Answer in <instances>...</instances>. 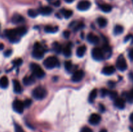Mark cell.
Segmentation results:
<instances>
[{
  "instance_id": "cell-1",
  "label": "cell",
  "mask_w": 133,
  "mask_h": 132,
  "mask_svg": "<svg viewBox=\"0 0 133 132\" xmlns=\"http://www.w3.org/2000/svg\"><path fill=\"white\" fill-rule=\"evenodd\" d=\"M30 68L32 72V75L38 78H42L44 77L45 73L44 70L40 67L38 64L35 63H32L30 65Z\"/></svg>"
},
{
  "instance_id": "cell-2",
  "label": "cell",
  "mask_w": 133,
  "mask_h": 132,
  "mask_svg": "<svg viewBox=\"0 0 133 132\" xmlns=\"http://www.w3.org/2000/svg\"><path fill=\"white\" fill-rule=\"evenodd\" d=\"M47 91L43 87L38 86L32 91V95L34 98L36 100H42L47 96Z\"/></svg>"
},
{
  "instance_id": "cell-3",
  "label": "cell",
  "mask_w": 133,
  "mask_h": 132,
  "mask_svg": "<svg viewBox=\"0 0 133 132\" xmlns=\"http://www.w3.org/2000/svg\"><path fill=\"white\" fill-rule=\"evenodd\" d=\"M43 64L45 68L51 69L59 65V62L55 56H49L44 61Z\"/></svg>"
},
{
  "instance_id": "cell-4",
  "label": "cell",
  "mask_w": 133,
  "mask_h": 132,
  "mask_svg": "<svg viewBox=\"0 0 133 132\" xmlns=\"http://www.w3.org/2000/svg\"><path fill=\"white\" fill-rule=\"evenodd\" d=\"M5 36L7 37L9 39V41L12 43H16L19 41L20 36L18 35V32H17L16 28L14 29H9L6 30L5 32Z\"/></svg>"
},
{
  "instance_id": "cell-5",
  "label": "cell",
  "mask_w": 133,
  "mask_h": 132,
  "mask_svg": "<svg viewBox=\"0 0 133 132\" xmlns=\"http://www.w3.org/2000/svg\"><path fill=\"white\" fill-rule=\"evenodd\" d=\"M32 57L36 59L40 60L44 57V50L39 43L36 42L34 45L33 51L32 53Z\"/></svg>"
},
{
  "instance_id": "cell-6",
  "label": "cell",
  "mask_w": 133,
  "mask_h": 132,
  "mask_svg": "<svg viewBox=\"0 0 133 132\" xmlns=\"http://www.w3.org/2000/svg\"><path fill=\"white\" fill-rule=\"evenodd\" d=\"M116 65L117 69H119L120 71H122V72L127 70V62H126L125 58L123 57V55L119 56V57L117 58Z\"/></svg>"
},
{
  "instance_id": "cell-7",
  "label": "cell",
  "mask_w": 133,
  "mask_h": 132,
  "mask_svg": "<svg viewBox=\"0 0 133 132\" xmlns=\"http://www.w3.org/2000/svg\"><path fill=\"white\" fill-rule=\"evenodd\" d=\"M92 56L95 60L101 61L104 58V52L102 49L95 47L92 50Z\"/></svg>"
},
{
  "instance_id": "cell-8",
  "label": "cell",
  "mask_w": 133,
  "mask_h": 132,
  "mask_svg": "<svg viewBox=\"0 0 133 132\" xmlns=\"http://www.w3.org/2000/svg\"><path fill=\"white\" fill-rule=\"evenodd\" d=\"M12 107L14 111L18 113H22L24 110V104L19 100H15L12 103Z\"/></svg>"
},
{
  "instance_id": "cell-9",
  "label": "cell",
  "mask_w": 133,
  "mask_h": 132,
  "mask_svg": "<svg viewBox=\"0 0 133 132\" xmlns=\"http://www.w3.org/2000/svg\"><path fill=\"white\" fill-rule=\"evenodd\" d=\"M84 76V71L82 70H78L75 71L71 76V80L74 82H79L83 79Z\"/></svg>"
},
{
  "instance_id": "cell-10",
  "label": "cell",
  "mask_w": 133,
  "mask_h": 132,
  "mask_svg": "<svg viewBox=\"0 0 133 132\" xmlns=\"http://www.w3.org/2000/svg\"><path fill=\"white\" fill-rule=\"evenodd\" d=\"M91 6V3L89 1H87V0H84V1H81L77 4V8L78 10H81V11H85L87 10L88 9H90V7Z\"/></svg>"
},
{
  "instance_id": "cell-11",
  "label": "cell",
  "mask_w": 133,
  "mask_h": 132,
  "mask_svg": "<svg viewBox=\"0 0 133 132\" xmlns=\"http://www.w3.org/2000/svg\"><path fill=\"white\" fill-rule=\"evenodd\" d=\"M101 120V116L97 113H93L90 115L89 118V123L92 125H97Z\"/></svg>"
},
{
  "instance_id": "cell-12",
  "label": "cell",
  "mask_w": 133,
  "mask_h": 132,
  "mask_svg": "<svg viewBox=\"0 0 133 132\" xmlns=\"http://www.w3.org/2000/svg\"><path fill=\"white\" fill-rule=\"evenodd\" d=\"M114 106L118 109H123L125 107V101L123 98H118L116 100H114Z\"/></svg>"
},
{
  "instance_id": "cell-13",
  "label": "cell",
  "mask_w": 133,
  "mask_h": 132,
  "mask_svg": "<svg viewBox=\"0 0 133 132\" xmlns=\"http://www.w3.org/2000/svg\"><path fill=\"white\" fill-rule=\"evenodd\" d=\"M87 40H88V42H90L92 44H94L96 45L99 43V38L97 36H96V34L93 33H89L87 36Z\"/></svg>"
},
{
  "instance_id": "cell-14",
  "label": "cell",
  "mask_w": 133,
  "mask_h": 132,
  "mask_svg": "<svg viewBox=\"0 0 133 132\" xmlns=\"http://www.w3.org/2000/svg\"><path fill=\"white\" fill-rule=\"evenodd\" d=\"M25 21V18L22 15L18 14H14L12 18V22L14 24H20Z\"/></svg>"
},
{
  "instance_id": "cell-15",
  "label": "cell",
  "mask_w": 133,
  "mask_h": 132,
  "mask_svg": "<svg viewBox=\"0 0 133 132\" xmlns=\"http://www.w3.org/2000/svg\"><path fill=\"white\" fill-rule=\"evenodd\" d=\"M35 76L34 75L25 76L23 79V83L25 85H31L35 83Z\"/></svg>"
},
{
  "instance_id": "cell-16",
  "label": "cell",
  "mask_w": 133,
  "mask_h": 132,
  "mask_svg": "<svg viewBox=\"0 0 133 132\" xmlns=\"http://www.w3.org/2000/svg\"><path fill=\"white\" fill-rule=\"evenodd\" d=\"M38 12L41 14L42 15L44 16H48L53 12V9L49 6H43V7L40 8L38 9Z\"/></svg>"
},
{
  "instance_id": "cell-17",
  "label": "cell",
  "mask_w": 133,
  "mask_h": 132,
  "mask_svg": "<svg viewBox=\"0 0 133 132\" xmlns=\"http://www.w3.org/2000/svg\"><path fill=\"white\" fill-rule=\"evenodd\" d=\"M116 71V69L114 66H106L102 70V72L105 75H111Z\"/></svg>"
},
{
  "instance_id": "cell-18",
  "label": "cell",
  "mask_w": 133,
  "mask_h": 132,
  "mask_svg": "<svg viewBox=\"0 0 133 132\" xmlns=\"http://www.w3.org/2000/svg\"><path fill=\"white\" fill-rule=\"evenodd\" d=\"M13 88H14V91L16 93H21L22 91V87L21 86L20 84L17 80H13Z\"/></svg>"
},
{
  "instance_id": "cell-19",
  "label": "cell",
  "mask_w": 133,
  "mask_h": 132,
  "mask_svg": "<svg viewBox=\"0 0 133 132\" xmlns=\"http://www.w3.org/2000/svg\"><path fill=\"white\" fill-rule=\"evenodd\" d=\"M86 50H87V47L85 45H82V46L79 47L77 49L76 54L78 57H83L84 55L86 53Z\"/></svg>"
},
{
  "instance_id": "cell-20",
  "label": "cell",
  "mask_w": 133,
  "mask_h": 132,
  "mask_svg": "<svg viewBox=\"0 0 133 132\" xmlns=\"http://www.w3.org/2000/svg\"><path fill=\"white\" fill-rule=\"evenodd\" d=\"M9 85V80H8L7 77L5 76H2L0 78V87L3 88V89H5Z\"/></svg>"
},
{
  "instance_id": "cell-21",
  "label": "cell",
  "mask_w": 133,
  "mask_h": 132,
  "mask_svg": "<svg viewBox=\"0 0 133 132\" xmlns=\"http://www.w3.org/2000/svg\"><path fill=\"white\" fill-rule=\"evenodd\" d=\"M99 8L103 12H109L111 11L112 9V7L111 5L107 3L100 5Z\"/></svg>"
},
{
  "instance_id": "cell-22",
  "label": "cell",
  "mask_w": 133,
  "mask_h": 132,
  "mask_svg": "<svg viewBox=\"0 0 133 132\" xmlns=\"http://www.w3.org/2000/svg\"><path fill=\"white\" fill-rule=\"evenodd\" d=\"M97 95V90L96 89H93V90L91 91V93H90L89 97H88V101H89L90 103H93L94 102L95 99L96 98Z\"/></svg>"
},
{
  "instance_id": "cell-23",
  "label": "cell",
  "mask_w": 133,
  "mask_h": 132,
  "mask_svg": "<svg viewBox=\"0 0 133 132\" xmlns=\"http://www.w3.org/2000/svg\"><path fill=\"white\" fill-rule=\"evenodd\" d=\"M44 30L48 33H55V32L58 31V27L56 26H51V25H47L45 26Z\"/></svg>"
},
{
  "instance_id": "cell-24",
  "label": "cell",
  "mask_w": 133,
  "mask_h": 132,
  "mask_svg": "<svg viewBox=\"0 0 133 132\" xmlns=\"http://www.w3.org/2000/svg\"><path fill=\"white\" fill-rule=\"evenodd\" d=\"M53 49L54 50V51L55 53H58V54H60L61 52L62 51V45L58 42H54L53 43Z\"/></svg>"
},
{
  "instance_id": "cell-25",
  "label": "cell",
  "mask_w": 133,
  "mask_h": 132,
  "mask_svg": "<svg viewBox=\"0 0 133 132\" xmlns=\"http://www.w3.org/2000/svg\"><path fill=\"white\" fill-rule=\"evenodd\" d=\"M97 22L98 25L100 27H101V28L105 27L107 26V20L105 18H102V17H100V18H97Z\"/></svg>"
},
{
  "instance_id": "cell-26",
  "label": "cell",
  "mask_w": 133,
  "mask_h": 132,
  "mask_svg": "<svg viewBox=\"0 0 133 132\" xmlns=\"http://www.w3.org/2000/svg\"><path fill=\"white\" fill-rule=\"evenodd\" d=\"M123 31H124V28H123V26L120 25H117L114 27V33L115 35H119L123 33Z\"/></svg>"
},
{
  "instance_id": "cell-27",
  "label": "cell",
  "mask_w": 133,
  "mask_h": 132,
  "mask_svg": "<svg viewBox=\"0 0 133 132\" xmlns=\"http://www.w3.org/2000/svg\"><path fill=\"white\" fill-rule=\"evenodd\" d=\"M62 53L66 57H70L71 55V49L70 45H67L62 50Z\"/></svg>"
},
{
  "instance_id": "cell-28",
  "label": "cell",
  "mask_w": 133,
  "mask_h": 132,
  "mask_svg": "<svg viewBox=\"0 0 133 132\" xmlns=\"http://www.w3.org/2000/svg\"><path fill=\"white\" fill-rule=\"evenodd\" d=\"M16 30L18 35H19L20 37L21 36H23V35L25 34L26 32H27V28H26L25 27H23V26L18 27V28H16Z\"/></svg>"
},
{
  "instance_id": "cell-29",
  "label": "cell",
  "mask_w": 133,
  "mask_h": 132,
  "mask_svg": "<svg viewBox=\"0 0 133 132\" xmlns=\"http://www.w3.org/2000/svg\"><path fill=\"white\" fill-rule=\"evenodd\" d=\"M61 12H62V14H63V16H64V18H66V19H68V18H70V17L73 15V11L71 10L63 9Z\"/></svg>"
},
{
  "instance_id": "cell-30",
  "label": "cell",
  "mask_w": 133,
  "mask_h": 132,
  "mask_svg": "<svg viewBox=\"0 0 133 132\" xmlns=\"http://www.w3.org/2000/svg\"><path fill=\"white\" fill-rule=\"evenodd\" d=\"M27 14H28V16L31 18H35L36 17L38 16L39 12L38 11H36V10H34V9H29L27 12Z\"/></svg>"
},
{
  "instance_id": "cell-31",
  "label": "cell",
  "mask_w": 133,
  "mask_h": 132,
  "mask_svg": "<svg viewBox=\"0 0 133 132\" xmlns=\"http://www.w3.org/2000/svg\"><path fill=\"white\" fill-rule=\"evenodd\" d=\"M65 69L68 71H70L73 68V65L70 61H66L64 62Z\"/></svg>"
},
{
  "instance_id": "cell-32",
  "label": "cell",
  "mask_w": 133,
  "mask_h": 132,
  "mask_svg": "<svg viewBox=\"0 0 133 132\" xmlns=\"http://www.w3.org/2000/svg\"><path fill=\"white\" fill-rule=\"evenodd\" d=\"M125 98L127 100L129 101V102L133 101V89H131L130 92H129L128 93L125 94Z\"/></svg>"
},
{
  "instance_id": "cell-33",
  "label": "cell",
  "mask_w": 133,
  "mask_h": 132,
  "mask_svg": "<svg viewBox=\"0 0 133 132\" xmlns=\"http://www.w3.org/2000/svg\"><path fill=\"white\" fill-rule=\"evenodd\" d=\"M108 96H109L111 99L116 100L117 98H118V93H117V92L116 91H109V93Z\"/></svg>"
},
{
  "instance_id": "cell-34",
  "label": "cell",
  "mask_w": 133,
  "mask_h": 132,
  "mask_svg": "<svg viewBox=\"0 0 133 132\" xmlns=\"http://www.w3.org/2000/svg\"><path fill=\"white\" fill-rule=\"evenodd\" d=\"M22 62H23L21 58H18V59L14 60L12 63L14 67H18V66H20L22 64Z\"/></svg>"
},
{
  "instance_id": "cell-35",
  "label": "cell",
  "mask_w": 133,
  "mask_h": 132,
  "mask_svg": "<svg viewBox=\"0 0 133 132\" xmlns=\"http://www.w3.org/2000/svg\"><path fill=\"white\" fill-rule=\"evenodd\" d=\"M23 104H24V106L25 107H27V108H28L29 107H30V106H31V104H32V100H31V99H26L23 102Z\"/></svg>"
},
{
  "instance_id": "cell-36",
  "label": "cell",
  "mask_w": 133,
  "mask_h": 132,
  "mask_svg": "<svg viewBox=\"0 0 133 132\" xmlns=\"http://www.w3.org/2000/svg\"><path fill=\"white\" fill-rule=\"evenodd\" d=\"M109 91L107 89H101V94L102 97H105L106 96L109 95Z\"/></svg>"
},
{
  "instance_id": "cell-37",
  "label": "cell",
  "mask_w": 133,
  "mask_h": 132,
  "mask_svg": "<svg viewBox=\"0 0 133 132\" xmlns=\"http://www.w3.org/2000/svg\"><path fill=\"white\" fill-rule=\"evenodd\" d=\"M84 27V23H78V24L76 25V26H75V28H74V31H79V30H80V29H81V28H83Z\"/></svg>"
},
{
  "instance_id": "cell-38",
  "label": "cell",
  "mask_w": 133,
  "mask_h": 132,
  "mask_svg": "<svg viewBox=\"0 0 133 132\" xmlns=\"http://www.w3.org/2000/svg\"><path fill=\"white\" fill-rule=\"evenodd\" d=\"M15 132H25L23 128L18 124H15Z\"/></svg>"
},
{
  "instance_id": "cell-39",
  "label": "cell",
  "mask_w": 133,
  "mask_h": 132,
  "mask_svg": "<svg viewBox=\"0 0 133 132\" xmlns=\"http://www.w3.org/2000/svg\"><path fill=\"white\" fill-rule=\"evenodd\" d=\"M102 50H103L104 53H108V52H110V50H111V49H110V47H109V45H104L103 47V49Z\"/></svg>"
},
{
  "instance_id": "cell-40",
  "label": "cell",
  "mask_w": 133,
  "mask_h": 132,
  "mask_svg": "<svg viewBox=\"0 0 133 132\" xmlns=\"http://www.w3.org/2000/svg\"><path fill=\"white\" fill-rule=\"evenodd\" d=\"M80 132H93V131L92 130L91 128H88V127L87 126H85L84 127V128H82Z\"/></svg>"
},
{
  "instance_id": "cell-41",
  "label": "cell",
  "mask_w": 133,
  "mask_h": 132,
  "mask_svg": "<svg viewBox=\"0 0 133 132\" xmlns=\"http://www.w3.org/2000/svg\"><path fill=\"white\" fill-rule=\"evenodd\" d=\"M12 53V50L9 49V50H6V51L4 53V55H5V56H6V57H9L10 55H11Z\"/></svg>"
},
{
  "instance_id": "cell-42",
  "label": "cell",
  "mask_w": 133,
  "mask_h": 132,
  "mask_svg": "<svg viewBox=\"0 0 133 132\" xmlns=\"http://www.w3.org/2000/svg\"><path fill=\"white\" fill-rule=\"evenodd\" d=\"M63 35L64 36V38H68L70 36V32L69 31H65L64 32Z\"/></svg>"
},
{
  "instance_id": "cell-43",
  "label": "cell",
  "mask_w": 133,
  "mask_h": 132,
  "mask_svg": "<svg viewBox=\"0 0 133 132\" xmlns=\"http://www.w3.org/2000/svg\"><path fill=\"white\" fill-rule=\"evenodd\" d=\"M129 58H130V60H131V61L133 62V49H131L129 53Z\"/></svg>"
},
{
  "instance_id": "cell-44",
  "label": "cell",
  "mask_w": 133,
  "mask_h": 132,
  "mask_svg": "<svg viewBox=\"0 0 133 132\" xmlns=\"http://www.w3.org/2000/svg\"><path fill=\"white\" fill-rule=\"evenodd\" d=\"M53 5L55 6H59L60 5H61V1H60V0H57V1H55V2L53 3Z\"/></svg>"
},
{
  "instance_id": "cell-45",
  "label": "cell",
  "mask_w": 133,
  "mask_h": 132,
  "mask_svg": "<svg viewBox=\"0 0 133 132\" xmlns=\"http://www.w3.org/2000/svg\"><path fill=\"white\" fill-rule=\"evenodd\" d=\"M99 109H100V111L102 113H103L104 111H105V106H104L103 104H99Z\"/></svg>"
},
{
  "instance_id": "cell-46",
  "label": "cell",
  "mask_w": 133,
  "mask_h": 132,
  "mask_svg": "<svg viewBox=\"0 0 133 132\" xmlns=\"http://www.w3.org/2000/svg\"><path fill=\"white\" fill-rule=\"evenodd\" d=\"M109 85H110V87H114V85H115V84H114V83L113 82L110 81V82L109 83Z\"/></svg>"
},
{
  "instance_id": "cell-47",
  "label": "cell",
  "mask_w": 133,
  "mask_h": 132,
  "mask_svg": "<svg viewBox=\"0 0 133 132\" xmlns=\"http://www.w3.org/2000/svg\"><path fill=\"white\" fill-rule=\"evenodd\" d=\"M130 120H131V123L133 124V112L130 115Z\"/></svg>"
},
{
  "instance_id": "cell-48",
  "label": "cell",
  "mask_w": 133,
  "mask_h": 132,
  "mask_svg": "<svg viewBox=\"0 0 133 132\" xmlns=\"http://www.w3.org/2000/svg\"><path fill=\"white\" fill-rule=\"evenodd\" d=\"M65 1H66V3H71L74 2L75 0H64Z\"/></svg>"
},
{
  "instance_id": "cell-49",
  "label": "cell",
  "mask_w": 133,
  "mask_h": 132,
  "mask_svg": "<svg viewBox=\"0 0 133 132\" xmlns=\"http://www.w3.org/2000/svg\"><path fill=\"white\" fill-rule=\"evenodd\" d=\"M4 49V45L3 43H0V50H2Z\"/></svg>"
},
{
  "instance_id": "cell-50",
  "label": "cell",
  "mask_w": 133,
  "mask_h": 132,
  "mask_svg": "<svg viewBox=\"0 0 133 132\" xmlns=\"http://www.w3.org/2000/svg\"><path fill=\"white\" fill-rule=\"evenodd\" d=\"M99 132H107V130L106 129H101Z\"/></svg>"
},
{
  "instance_id": "cell-51",
  "label": "cell",
  "mask_w": 133,
  "mask_h": 132,
  "mask_svg": "<svg viewBox=\"0 0 133 132\" xmlns=\"http://www.w3.org/2000/svg\"><path fill=\"white\" fill-rule=\"evenodd\" d=\"M130 78H131V80L133 81V73H131L130 74Z\"/></svg>"
},
{
  "instance_id": "cell-52",
  "label": "cell",
  "mask_w": 133,
  "mask_h": 132,
  "mask_svg": "<svg viewBox=\"0 0 133 132\" xmlns=\"http://www.w3.org/2000/svg\"><path fill=\"white\" fill-rule=\"evenodd\" d=\"M47 1H53V0H47Z\"/></svg>"
}]
</instances>
